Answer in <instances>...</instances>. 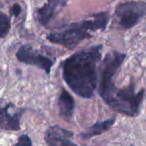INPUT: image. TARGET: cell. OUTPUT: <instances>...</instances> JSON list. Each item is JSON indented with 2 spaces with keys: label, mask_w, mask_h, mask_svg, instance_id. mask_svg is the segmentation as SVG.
Returning a JSON list of instances; mask_svg holds the SVG:
<instances>
[{
  "label": "cell",
  "mask_w": 146,
  "mask_h": 146,
  "mask_svg": "<svg viewBox=\"0 0 146 146\" xmlns=\"http://www.w3.org/2000/svg\"><path fill=\"white\" fill-rule=\"evenodd\" d=\"M102 45L79 51L63 63V78L76 94L90 98L98 84V63L102 56Z\"/></svg>",
  "instance_id": "obj_1"
},
{
  "label": "cell",
  "mask_w": 146,
  "mask_h": 146,
  "mask_svg": "<svg viewBox=\"0 0 146 146\" xmlns=\"http://www.w3.org/2000/svg\"><path fill=\"white\" fill-rule=\"evenodd\" d=\"M110 15L108 12H100L94 14L90 19L63 26L58 31L49 34L47 38L52 43L62 45L68 49H74L83 40L90 38L88 31L104 30Z\"/></svg>",
  "instance_id": "obj_2"
},
{
  "label": "cell",
  "mask_w": 146,
  "mask_h": 146,
  "mask_svg": "<svg viewBox=\"0 0 146 146\" xmlns=\"http://www.w3.org/2000/svg\"><path fill=\"white\" fill-rule=\"evenodd\" d=\"M98 94L114 111L127 116H135L139 112L144 90L135 92L133 85H129L124 88H117L112 83L108 87L100 88Z\"/></svg>",
  "instance_id": "obj_3"
},
{
  "label": "cell",
  "mask_w": 146,
  "mask_h": 146,
  "mask_svg": "<svg viewBox=\"0 0 146 146\" xmlns=\"http://www.w3.org/2000/svg\"><path fill=\"white\" fill-rule=\"evenodd\" d=\"M146 12L144 2H125L118 5L115 13L119 18V25L123 29L132 28Z\"/></svg>",
  "instance_id": "obj_4"
},
{
  "label": "cell",
  "mask_w": 146,
  "mask_h": 146,
  "mask_svg": "<svg viewBox=\"0 0 146 146\" xmlns=\"http://www.w3.org/2000/svg\"><path fill=\"white\" fill-rule=\"evenodd\" d=\"M125 59V54L112 51L106 56L100 68V81L98 88H102L110 85L114 75Z\"/></svg>",
  "instance_id": "obj_5"
},
{
  "label": "cell",
  "mask_w": 146,
  "mask_h": 146,
  "mask_svg": "<svg viewBox=\"0 0 146 146\" xmlns=\"http://www.w3.org/2000/svg\"><path fill=\"white\" fill-rule=\"evenodd\" d=\"M16 57L21 63L35 66V67L45 71L47 74H50L52 66L54 65V61L52 59L35 51L29 45H24V46L20 47L19 50L16 53Z\"/></svg>",
  "instance_id": "obj_6"
},
{
  "label": "cell",
  "mask_w": 146,
  "mask_h": 146,
  "mask_svg": "<svg viewBox=\"0 0 146 146\" xmlns=\"http://www.w3.org/2000/svg\"><path fill=\"white\" fill-rule=\"evenodd\" d=\"M13 106L10 102L0 100V128L4 130L16 131L20 129L21 111L11 113L10 110Z\"/></svg>",
  "instance_id": "obj_7"
},
{
  "label": "cell",
  "mask_w": 146,
  "mask_h": 146,
  "mask_svg": "<svg viewBox=\"0 0 146 146\" xmlns=\"http://www.w3.org/2000/svg\"><path fill=\"white\" fill-rule=\"evenodd\" d=\"M73 135L72 131L54 125L46 131L45 140L48 146H78L72 141Z\"/></svg>",
  "instance_id": "obj_8"
},
{
  "label": "cell",
  "mask_w": 146,
  "mask_h": 146,
  "mask_svg": "<svg viewBox=\"0 0 146 146\" xmlns=\"http://www.w3.org/2000/svg\"><path fill=\"white\" fill-rule=\"evenodd\" d=\"M68 0H47L44 6L37 10V19L43 26L50 23L59 8H63L67 5Z\"/></svg>",
  "instance_id": "obj_9"
},
{
  "label": "cell",
  "mask_w": 146,
  "mask_h": 146,
  "mask_svg": "<svg viewBox=\"0 0 146 146\" xmlns=\"http://www.w3.org/2000/svg\"><path fill=\"white\" fill-rule=\"evenodd\" d=\"M58 104L61 116L67 120L71 119L75 110V100L66 90H62L59 96Z\"/></svg>",
  "instance_id": "obj_10"
},
{
  "label": "cell",
  "mask_w": 146,
  "mask_h": 146,
  "mask_svg": "<svg viewBox=\"0 0 146 146\" xmlns=\"http://www.w3.org/2000/svg\"><path fill=\"white\" fill-rule=\"evenodd\" d=\"M115 121V118H110V119H108V120H104V121H102V122H96L92 125V127H90L88 131L84 132L82 134V137L83 138H90L92 136H96V135H100L102 133L106 132V130L110 128L112 126V124L114 123Z\"/></svg>",
  "instance_id": "obj_11"
},
{
  "label": "cell",
  "mask_w": 146,
  "mask_h": 146,
  "mask_svg": "<svg viewBox=\"0 0 146 146\" xmlns=\"http://www.w3.org/2000/svg\"><path fill=\"white\" fill-rule=\"evenodd\" d=\"M10 30V18L0 11V38L7 36Z\"/></svg>",
  "instance_id": "obj_12"
},
{
  "label": "cell",
  "mask_w": 146,
  "mask_h": 146,
  "mask_svg": "<svg viewBox=\"0 0 146 146\" xmlns=\"http://www.w3.org/2000/svg\"><path fill=\"white\" fill-rule=\"evenodd\" d=\"M12 146H32V141L27 134H22L18 138V142Z\"/></svg>",
  "instance_id": "obj_13"
},
{
  "label": "cell",
  "mask_w": 146,
  "mask_h": 146,
  "mask_svg": "<svg viewBox=\"0 0 146 146\" xmlns=\"http://www.w3.org/2000/svg\"><path fill=\"white\" fill-rule=\"evenodd\" d=\"M21 12V7H20L18 4H14L11 8V13L13 14L14 16H18Z\"/></svg>",
  "instance_id": "obj_14"
}]
</instances>
